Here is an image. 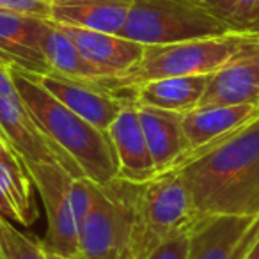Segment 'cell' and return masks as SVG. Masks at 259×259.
Returning <instances> with one entry per match:
<instances>
[{"label": "cell", "instance_id": "cell-27", "mask_svg": "<svg viewBox=\"0 0 259 259\" xmlns=\"http://www.w3.org/2000/svg\"><path fill=\"white\" fill-rule=\"evenodd\" d=\"M50 2H54V0H50Z\"/></svg>", "mask_w": 259, "mask_h": 259}, {"label": "cell", "instance_id": "cell-7", "mask_svg": "<svg viewBox=\"0 0 259 259\" xmlns=\"http://www.w3.org/2000/svg\"><path fill=\"white\" fill-rule=\"evenodd\" d=\"M0 132L23 162L57 163L73 178H85L75 160L39 130L16 87L11 68L4 62H0Z\"/></svg>", "mask_w": 259, "mask_h": 259}, {"label": "cell", "instance_id": "cell-1", "mask_svg": "<svg viewBox=\"0 0 259 259\" xmlns=\"http://www.w3.org/2000/svg\"><path fill=\"white\" fill-rule=\"evenodd\" d=\"M197 219L259 213V117L211 148L181 160Z\"/></svg>", "mask_w": 259, "mask_h": 259}, {"label": "cell", "instance_id": "cell-15", "mask_svg": "<svg viewBox=\"0 0 259 259\" xmlns=\"http://www.w3.org/2000/svg\"><path fill=\"white\" fill-rule=\"evenodd\" d=\"M62 32L76 45L82 57L96 69L101 78L117 76L137 64L142 57L144 45L126 39L117 34L96 32V30L78 29L71 25H61Z\"/></svg>", "mask_w": 259, "mask_h": 259}, {"label": "cell", "instance_id": "cell-17", "mask_svg": "<svg viewBox=\"0 0 259 259\" xmlns=\"http://www.w3.org/2000/svg\"><path fill=\"white\" fill-rule=\"evenodd\" d=\"M132 0H54L50 20L61 25L121 34Z\"/></svg>", "mask_w": 259, "mask_h": 259}, {"label": "cell", "instance_id": "cell-4", "mask_svg": "<svg viewBox=\"0 0 259 259\" xmlns=\"http://www.w3.org/2000/svg\"><path fill=\"white\" fill-rule=\"evenodd\" d=\"M197 217L192 195L178 170H167L139 185L128 247L134 259H148L172 236L188 233Z\"/></svg>", "mask_w": 259, "mask_h": 259}, {"label": "cell", "instance_id": "cell-9", "mask_svg": "<svg viewBox=\"0 0 259 259\" xmlns=\"http://www.w3.org/2000/svg\"><path fill=\"white\" fill-rule=\"evenodd\" d=\"M259 236L254 217H202L188 231L187 259H243Z\"/></svg>", "mask_w": 259, "mask_h": 259}, {"label": "cell", "instance_id": "cell-25", "mask_svg": "<svg viewBox=\"0 0 259 259\" xmlns=\"http://www.w3.org/2000/svg\"><path fill=\"white\" fill-rule=\"evenodd\" d=\"M243 259H259V236H257V240L254 241V245H252L250 250L247 252V255H245Z\"/></svg>", "mask_w": 259, "mask_h": 259}, {"label": "cell", "instance_id": "cell-6", "mask_svg": "<svg viewBox=\"0 0 259 259\" xmlns=\"http://www.w3.org/2000/svg\"><path fill=\"white\" fill-rule=\"evenodd\" d=\"M139 185L114 178L94 183L93 202L78 226L82 259H119L128 243Z\"/></svg>", "mask_w": 259, "mask_h": 259}, {"label": "cell", "instance_id": "cell-11", "mask_svg": "<svg viewBox=\"0 0 259 259\" xmlns=\"http://www.w3.org/2000/svg\"><path fill=\"white\" fill-rule=\"evenodd\" d=\"M259 103V36H248L238 52L209 75L199 107Z\"/></svg>", "mask_w": 259, "mask_h": 259}, {"label": "cell", "instance_id": "cell-2", "mask_svg": "<svg viewBox=\"0 0 259 259\" xmlns=\"http://www.w3.org/2000/svg\"><path fill=\"white\" fill-rule=\"evenodd\" d=\"M11 73L39 130L75 160L87 180L103 185L117 178V156L107 132L55 100L34 75L16 68H11Z\"/></svg>", "mask_w": 259, "mask_h": 259}, {"label": "cell", "instance_id": "cell-16", "mask_svg": "<svg viewBox=\"0 0 259 259\" xmlns=\"http://www.w3.org/2000/svg\"><path fill=\"white\" fill-rule=\"evenodd\" d=\"M137 105V103H135ZM144 137L156 167V174L170 170L188 151L180 112L137 105Z\"/></svg>", "mask_w": 259, "mask_h": 259}, {"label": "cell", "instance_id": "cell-13", "mask_svg": "<svg viewBox=\"0 0 259 259\" xmlns=\"http://www.w3.org/2000/svg\"><path fill=\"white\" fill-rule=\"evenodd\" d=\"M48 18L0 11V62L30 75L52 73L43 52L41 32Z\"/></svg>", "mask_w": 259, "mask_h": 259}, {"label": "cell", "instance_id": "cell-14", "mask_svg": "<svg viewBox=\"0 0 259 259\" xmlns=\"http://www.w3.org/2000/svg\"><path fill=\"white\" fill-rule=\"evenodd\" d=\"M117 156V178L130 183H146L156 176V167L144 137L137 105L134 101L122 107L107 130Z\"/></svg>", "mask_w": 259, "mask_h": 259}, {"label": "cell", "instance_id": "cell-20", "mask_svg": "<svg viewBox=\"0 0 259 259\" xmlns=\"http://www.w3.org/2000/svg\"><path fill=\"white\" fill-rule=\"evenodd\" d=\"M41 52H43L52 73L80 80L101 78L96 69L82 57L76 45L50 18L47 20L43 32H41Z\"/></svg>", "mask_w": 259, "mask_h": 259}, {"label": "cell", "instance_id": "cell-10", "mask_svg": "<svg viewBox=\"0 0 259 259\" xmlns=\"http://www.w3.org/2000/svg\"><path fill=\"white\" fill-rule=\"evenodd\" d=\"M34 76L55 100H59L69 110L89 121L101 132H107L122 107L132 101L121 94L112 93L98 80L71 78L59 73Z\"/></svg>", "mask_w": 259, "mask_h": 259}, {"label": "cell", "instance_id": "cell-21", "mask_svg": "<svg viewBox=\"0 0 259 259\" xmlns=\"http://www.w3.org/2000/svg\"><path fill=\"white\" fill-rule=\"evenodd\" d=\"M231 32L259 36V0H199Z\"/></svg>", "mask_w": 259, "mask_h": 259}, {"label": "cell", "instance_id": "cell-3", "mask_svg": "<svg viewBox=\"0 0 259 259\" xmlns=\"http://www.w3.org/2000/svg\"><path fill=\"white\" fill-rule=\"evenodd\" d=\"M245 34H224L206 39L181 41L170 45L144 47L137 64L117 76L100 78L98 82L112 93L130 98V91L149 80L170 76L211 75L224 62H227L238 48L247 41Z\"/></svg>", "mask_w": 259, "mask_h": 259}, {"label": "cell", "instance_id": "cell-18", "mask_svg": "<svg viewBox=\"0 0 259 259\" xmlns=\"http://www.w3.org/2000/svg\"><path fill=\"white\" fill-rule=\"evenodd\" d=\"M208 78L209 75H195L149 80L130 91V98L137 105L185 114L199 107Z\"/></svg>", "mask_w": 259, "mask_h": 259}, {"label": "cell", "instance_id": "cell-5", "mask_svg": "<svg viewBox=\"0 0 259 259\" xmlns=\"http://www.w3.org/2000/svg\"><path fill=\"white\" fill-rule=\"evenodd\" d=\"M229 32L199 0H132L128 20L119 36L149 47Z\"/></svg>", "mask_w": 259, "mask_h": 259}, {"label": "cell", "instance_id": "cell-26", "mask_svg": "<svg viewBox=\"0 0 259 259\" xmlns=\"http://www.w3.org/2000/svg\"><path fill=\"white\" fill-rule=\"evenodd\" d=\"M48 259H80V257H61V255H54V254H48Z\"/></svg>", "mask_w": 259, "mask_h": 259}, {"label": "cell", "instance_id": "cell-19", "mask_svg": "<svg viewBox=\"0 0 259 259\" xmlns=\"http://www.w3.org/2000/svg\"><path fill=\"white\" fill-rule=\"evenodd\" d=\"M34 183L23 160L0 158V217L15 226L30 227L37 220Z\"/></svg>", "mask_w": 259, "mask_h": 259}, {"label": "cell", "instance_id": "cell-12", "mask_svg": "<svg viewBox=\"0 0 259 259\" xmlns=\"http://www.w3.org/2000/svg\"><path fill=\"white\" fill-rule=\"evenodd\" d=\"M257 117L259 103L209 105V107H195L181 114V121H183V132L188 142V151L181 160L188 158L201 149L211 148L226 141Z\"/></svg>", "mask_w": 259, "mask_h": 259}, {"label": "cell", "instance_id": "cell-22", "mask_svg": "<svg viewBox=\"0 0 259 259\" xmlns=\"http://www.w3.org/2000/svg\"><path fill=\"white\" fill-rule=\"evenodd\" d=\"M0 259H48L43 240L0 217Z\"/></svg>", "mask_w": 259, "mask_h": 259}, {"label": "cell", "instance_id": "cell-23", "mask_svg": "<svg viewBox=\"0 0 259 259\" xmlns=\"http://www.w3.org/2000/svg\"><path fill=\"white\" fill-rule=\"evenodd\" d=\"M0 11L50 18L52 2L50 0H0Z\"/></svg>", "mask_w": 259, "mask_h": 259}, {"label": "cell", "instance_id": "cell-8", "mask_svg": "<svg viewBox=\"0 0 259 259\" xmlns=\"http://www.w3.org/2000/svg\"><path fill=\"white\" fill-rule=\"evenodd\" d=\"M25 167L47 209L45 250L61 257H80L78 222L71 202L73 176L57 163L25 162Z\"/></svg>", "mask_w": 259, "mask_h": 259}, {"label": "cell", "instance_id": "cell-24", "mask_svg": "<svg viewBox=\"0 0 259 259\" xmlns=\"http://www.w3.org/2000/svg\"><path fill=\"white\" fill-rule=\"evenodd\" d=\"M0 158L2 160H22L18 156V153L11 148L9 141L6 139V135L0 132Z\"/></svg>", "mask_w": 259, "mask_h": 259}]
</instances>
